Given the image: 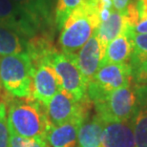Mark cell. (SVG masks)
Instances as JSON below:
<instances>
[{
    "label": "cell",
    "mask_w": 147,
    "mask_h": 147,
    "mask_svg": "<svg viewBox=\"0 0 147 147\" xmlns=\"http://www.w3.org/2000/svg\"><path fill=\"white\" fill-rule=\"evenodd\" d=\"M34 71L28 53L0 57V84L13 98H32Z\"/></svg>",
    "instance_id": "3"
},
{
    "label": "cell",
    "mask_w": 147,
    "mask_h": 147,
    "mask_svg": "<svg viewBox=\"0 0 147 147\" xmlns=\"http://www.w3.org/2000/svg\"><path fill=\"white\" fill-rule=\"evenodd\" d=\"M84 119H76L57 126H50L46 140L52 147H76L78 131Z\"/></svg>",
    "instance_id": "13"
},
{
    "label": "cell",
    "mask_w": 147,
    "mask_h": 147,
    "mask_svg": "<svg viewBox=\"0 0 147 147\" xmlns=\"http://www.w3.org/2000/svg\"><path fill=\"white\" fill-rule=\"evenodd\" d=\"M132 119L136 147H147V96L139 99V107Z\"/></svg>",
    "instance_id": "18"
},
{
    "label": "cell",
    "mask_w": 147,
    "mask_h": 147,
    "mask_svg": "<svg viewBox=\"0 0 147 147\" xmlns=\"http://www.w3.org/2000/svg\"><path fill=\"white\" fill-rule=\"evenodd\" d=\"M10 147H50L47 140L27 139L10 133Z\"/></svg>",
    "instance_id": "23"
},
{
    "label": "cell",
    "mask_w": 147,
    "mask_h": 147,
    "mask_svg": "<svg viewBox=\"0 0 147 147\" xmlns=\"http://www.w3.org/2000/svg\"><path fill=\"white\" fill-rule=\"evenodd\" d=\"M140 1H142V2H147V0H140Z\"/></svg>",
    "instance_id": "27"
},
{
    "label": "cell",
    "mask_w": 147,
    "mask_h": 147,
    "mask_svg": "<svg viewBox=\"0 0 147 147\" xmlns=\"http://www.w3.org/2000/svg\"><path fill=\"white\" fill-rule=\"evenodd\" d=\"M94 107L96 114L105 122L130 120L139 107V96L133 81L128 86L113 91Z\"/></svg>",
    "instance_id": "4"
},
{
    "label": "cell",
    "mask_w": 147,
    "mask_h": 147,
    "mask_svg": "<svg viewBox=\"0 0 147 147\" xmlns=\"http://www.w3.org/2000/svg\"><path fill=\"white\" fill-rule=\"evenodd\" d=\"M93 106L89 98L78 101L71 94L61 89L50 99L45 109L51 126H57L76 119L85 120Z\"/></svg>",
    "instance_id": "7"
},
{
    "label": "cell",
    "mask_w": 147,
    "mask_h": 147,
    "mask_svg": "<svg viewBox=\"0 0 147 147\" xmlns=\"http://www.w3.org/2000/svg\"><path fill=\"white\" fill-rule=\"evenodd\" d=\"M10 133L27 139L46 140L50 126L45 106L32 98L4 96Z\"/></svg>",
    "instance_id": "1"
},
{
    "label": "cell",
    "mask_w": 147,
    "mask_h": 147,
    "mask_svg": "<svg viewBox=\"0 0 147 147\" xmlns=\"http://www.w3.org/2000/svg\"><path fill=\"white\" fill-rule=\"evenodd\" d=\"M86 0H57L55 7V25L58 31L62 28L70 14Z\"/></svg>",
    "instance_id": "19"
},
{
    "label": "cell",
    "mask_w": 147,
    "mask_h": 147,
    "mask_svg": "<svg viewBox=\"0 0 147 147\" xmlns=\"http://www.w3.org/2000/svg\"><path fill=\"white\" fill-rule=\"evenodd\" d=\"M0 147H10V129L7 121V105L0 99Z\"/></svg>",
    "instance_id": "21"
},
{
    "label": "cell",
    "mask_w": 147,
    "mask_h": 147,
    "mask_svg": "<svg viewBox=\"0 0 147 147\" xmlns=\"http://www.w3.org/2000/svg\"><path fill=\"white\" fill-rule=\"evenodd\" d=\"M128 29L125 13L113 10L106 20L99 23L95 34L107 46V44L119 36Z\"/></svg>",
    "instance_id": "15"
},
{
    "label": "cell",
    "mask_w": 147,
    "mask_h": 147,
    "mask_svg": "<svg viewBox=\"0 0 147 147\" xmlns=\"http://www.w3.org/2000/svg\"><path fill=\"white\" fill-rule=\"evenodd\" d=\"M98 3L99 0H86L70 14L59 31L61 52L76 55L93 36L100 23Z\"/></svg>",
    "instance_id": "2"
},
{
    "label": "cell",
    "mask_w": 147,
    "mask_h": 147,
    "mask_svg": "<svg viewBox=\"0 0 147 147\" xmlns=\"http://www.w3.org/2000/svg\"><path fill=\"white\" fill-rule=\"evenodd\" d=\"M130 66L132 70L133 82L137 85L147 86V57L135 59L131 58Z\"/></svg>",
    "instance_id": "20"
},
{
    "label": "cell",
    "mask_w": 147,
    "mask_h": 147,
    "mask_svg": "<svg viewBox=\"0 0 147 147\" xmlns=\"http://www.w3.org/2000/svg\"><path fill=\"white\" fill-rule=\"evenodd\" d=\"M132 119L127 121L105 122L101 147H136Z\"/></svg>",
    "instance_id": "12"
},
{
    "label": "cell",
    "mask_w": 147,
    "mask_h": 147,
    "mask_svg": "<svg viewBox=\"0 0 147 147\" xmlns=\"http://www.w3.org/2000/svg\"><path fill=\"white\" fill-rule=\"evenodd\" d=\"M24 11L39 34H54L55 0H13Z\"/></svg>",
    "instance_id": "9"
},
{
    "label": "cell",
    "mask_w": 147,
    "mask_h": 147,
    "mask_svg": "<svg viewBox=\"0 0 147 147\" xmlns=\"http://www.w3.org/2000/svg\"><path fill=\"white\" fill-rule=\"evenodd\" d=\"M142 2V10L139 22L132 29H129L133 34H147V2Z\"/></svg>",
    "instance_id": "24"
},
{
    "label": "cell",
    "mask_w": 147,
    "mask_h": 147,
    "mask_svg": "<svg viewBox=\"0 0 147 147\" xmlns=\"http://www.w3.org/2000/svg\"><path fill=\"white\" fill-rule=\"evenodd\" d=\"M106 45L102 43L96 34L85 43V45L76 54V60L82 75L89 82L100 68L103 61Z\"/></svg>",
    "instance_id": "10"
},
{
    "label": "cell",
    "mask_w": 147,
    "mask_h": 147,
    "mask_svg": "<svg viewBox=\"0 0 147 147\" xmlns=\"http://www.w3.org/2000/svg\"><path fill=\"white\" fill-rule=\"evenodd\" d=\"M0 24L13 29L28 40L39 34L30 18L13 0H0Z\"/></svg>",
    "instance_id": "11"
},
{
    "label": "cell",
    "mask_w": 147,
    "mask_h": 147,
    "mask_svg": "<svg viewBox=\"0 0 147 147\" xmlns=\"http://www.w3.org/2000/svg\"><path fill=\"white\" fill-rule=\"evenodd\" d=\"M2 98V90H1V84H0V99Z\"/></svg>",
    "instance_id": "26"
},
{
    "label": "cell",
    "mask_w": 147,
    "mask_h": 147,
    "mask_svg": "<svg viewBox=\"0 0 147 147\" xmlns=\"http://www.w3.org/2000/svg\"><path fill=\"white\" fill-rule=\"evenodd\" d=\"M47 59L54 67L63 90L71 94L78 101L88 98V82L78 68L76 55L65 54L57 49Z\"/></svg>",
    "instance_id": "6"
},
{
    "label": "cell",
    "mask_w": 147,
    "mask_h": 147,
    "mask_svg": "<svg viewBox=\"0 0 147 147\" xmlns=\"http://www.w3.org/2000/svg\"><path fill=\"white\" fill-rule=\"evenodd\" d=\"M131 36L134 48L131 58L140 59V58L147 57V34H133L131 32Z\"/></svg>",
    "instance_id": "22"
},
{
    "label": "cell",
    "mask_w": 147,
    "mask_h": 147,
    "mask_svg": "<svg viewBox=\"0 0 147 147\" xmlns=\"http://www.w3.org/2000/svg\"><path fill=\"white\" fill-rule=\"evenodd\" d=\"M32 98L46 106L53 96L62 89L60 80L48 59L34 64Z\"/></svg>",
    "instance_id": "8"
},
{
    "label": "cell",
    "mask_w": 147,
    "mask_h": 147,
    "mask_svg": "<svg viewBox=\"0 0 147 147\" xmlns=\"http://www.w3.org/2000/svg\"><path fill=\"white\" fill-rule=\"evenodd\" d=\"M133 41L129 28L119 36L112 40L106 46L103 63H130L133 55Z\"/></svg>",
    "instance_id": "14"
},
{
    "label": "cell",
    "mask_w": 147,
    "mask_h": 147,
    "mask_svg": "<svg viewBox=\"0 0 147 147\" xmlns=\"http://www.w3.org/2000/svg\"><path fill=\"white\" fill-rule=\"evenodd\" d=\"M133 81L129 63H103L88 83L87 96L93 104L104 99L113 91L128 86Z\"/></svg>",
    "instance_id": "5"
},
{
    "label": "cell",
    "mask_w": 147,
    "mask_h": 147,
    "mask_svg": "<svg viewBox=\"0 0 147 147\" xmlns=\"http://www.w3.org/2000/svg\"><path fill=\"white\" fill-rule=\"evenodd\" d=\"M105 121L98 115L88 117L78 131V147H101V137Z\"/></svg>",
    "instance_id": "16"
},
{
    "label": "cell",
    "mask_w": 147,
    "mask_h": 147,
    "mask_svg": "<svg viewBox=\"0 0 147 147\" xmlns=\"http://www.w3.org/2000/svg\"><path fill=\"white\" fill-rule=\"evenodd\" d=\"M27 38L0 24V57L27 53Z\"/></svg>",
    "instance_id": "17"
},
{
    "label": "cell",
    "mask_w": 147,
    "mask_h": 147,
    "mask_svg": "<svg viewBox=\"0 0 147 147\" xmlns=\"http://www.w3.org/2000/svg\"><path fill=\"white\" fill-rule=\"evenodd\" d=\"M113 1V8L120 13H125L129 3L131 0H112Z\"/></svg>",
    "instance_id": "25"
}]
</instances>
